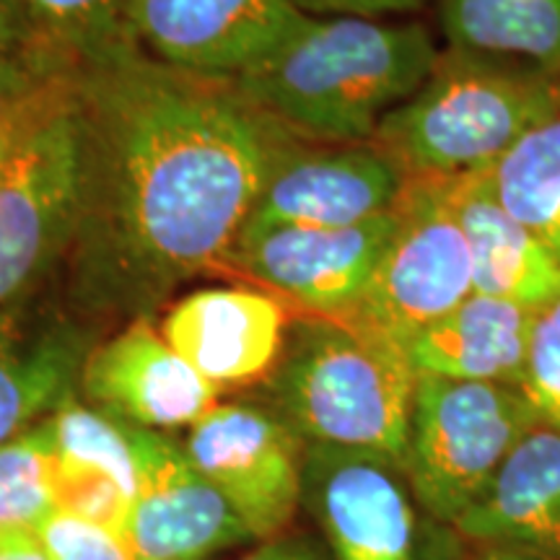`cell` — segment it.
<instances>
[{"label":"cell","mask_w":560,"mask_h":560,"mask_svg":"<svg viewBox=\"0 0 560 560\" xmlns=\"http://www.w3.org/2000/svg\"><path fill=\"white\" fill-rule=\"evenodd\" d=\"M397 229L348 322L405 348L472 289V265L441 179H408Z\"/></svg>","instance_id":"7"},{"label":"cell","mask_w":560,"mask_h":560,"mask_svg":"<svg viewBox=\"0 0 560 560\" xmlns=\"http://www.w3.org/2000/svg\"><path fill=\"white\" fill-rule=\"evenodd\" d=\"M454 529L486 548L560 560V433L532 429Z\"/></svg>","instance_id":"18"},{"label":"cell","mask_w":560,"mask_h":560,"mask_svg":"<svg viewBox=\"0 0 560 560\" xmlns=\"http://www.w3.org/2000/svg\"><path fill=\"white\" fill-rule=\"evenodd\" d=\"M439 55L420 21L310 16L278 52L231 81L301 140L363 143L423 86Z\"/></svg>","instance_id":"2"},{"label":"cell","mask_w":560,"mask_h":560,"mask_svg":"<svg viewBox=\"0 0 560 560\" xmlns=\"http://www.w3.org/2000/svg\"><path fill=\"white\" fill-rule=\"evenodd\" d=\"M79 387L91 408L149 431L192 429L219 400V387L174 350L151 317L89 350Z\"/></svg>","instance_id":"13"},{"label":"cell","mask_w":560,"mask_h":560,"mask_svg":"<svg viewBox=\"0 0 560 560\" xmlns=\"http://www.w3.org/2000/svg\"><path fill=\"white\" fill-rule=\"evenodd\" d=\"M472 560H550V558L532 556V552L511 550V548H486L480 556H475Z\"/></svg>","instance_id":"33"},{"label":"cell","mask_w":560,"mask_h":560,"mask_svg":"<svg viewBox=\"0 0 560 560\" xmlns=\"http://www.w3.org/2000/svg\"><path fill=\"white\" fill-rule=\"evenodd\" d=\"M37 540L50 560H145L120 529L102 527L60 509L37 529Z\"/></svg>","instance_id":"28"},{"label":"cell","mask_w":560,"mask_h":560,"mask_svg":"<svg viewBox=\"0 0 560 560\" xmlns=\"http://www.w3.org/2000/svg\"><path fill=\"white\" fill-rule=\"evenodd\" d=\"M537 425L520 387L416 376L402 470L418 506L454 527Z\"/></svg>","instance_id":"5"},{"label":"cell","mask_w":560,"mask_h":560,"mask_svg":"<svg viewBox=\"0 0 560 560\" xmlns=\"http://www.w3.org/2000/svg\"><path fill=\"white\" fill-rule=\"evenodd\" d=\"M0 560H50L42 548L37 535L16 532V535H0Z\"/></svg>","instance_id":"32"},{"label":"cell","mask_w":560,"mask_h":560,"mask_svg":"<svg viewBox=\"0 0 560 560\" xmlns=\"http://www.w3.org/2000/svg\"><path fill=\"white\" fill-rule=\"evenodd\" d=\"M159 330L182 359L221 389L270 374L283 350L289 317L276 293L210 285L174 301Z\"/></svg>","instance_id":"14"},{"label":"cell","mask_w":560,"mask_h":560,"mask_svg":"<svg viewBox=\"0 0 560 560\" xmlns=\"http://www.w3.org/2000/svg\"><path fill=\"white\" fill-rule=\"evenodd\" d=\"M446 47L560 79V0H441Z\"/></svg>","instance_id":"20"},{"label":"cell","mask_w":560,"mask_h":560,"mask_svg":"<svg viewBox=\"0 0 560 560\" xmlns=\"http://www.w3.org/2000/svg\"><path fill=\"white\" fill-rule=\"evenodd\" d=\"M55 452L62 462L94 467L117 482L130 503L174 444L172 436L132 425L70 397L50 416Z\"/></svg>","instance_id":"21"},{"label":"cell","mask_w":560,"mask_h":560,"mask_svg":"<svg viewBox=\"0 0 560 560\" xmlns=\"http://www.w3.org/2000/svg\"><path fill=\"white\" fill-rule=\"evenodd\" d=\"M55 506L81 520L102 524V527H125L130 499L117 488V482L94 467L62 462L55 467Z\"/></svg>","instance_id":"27"},{"label":"cell","mask_w":560,"mask_h":560,"mask_svg":"<svg viewBox=\"0 0 560 560\" xmlns=\"http://www.w3.org/2000/svg\"><path fill=\"white\" fill-rule=\"evenodd\" d=\"M301 506L332 560H420V506L397 459L306 444Z\"/></svg>","instance_id":"8"},{"label":"cell","mask_w":560,"mask_h":560,"mask_svg":"<svg viewBox=\"0 0 560 560\" xmlns=\"http://www.w3.org/2000/svg\"><path fill=\"white\" fill-rule=\"evenodd\" d=\"M488 182L501 206L560 262V109L524 132Z\"/></svg>","instance_id":"22"},{"label":"cell","mask_w":560,"mask_h":560,"mask_svg":"<svg viewBox=\"0 0 560 560\" xmlns=\"http://www.w3.org/2000/svg\"><path fill=\"white\" fill-rule=\"evenodd\" d=\"M89 350L75 322L34 312L32 299L0 310V444L75 397Z\"/></svg>","instance_id":"15"},{"label":"cell","mask_w":560,"mask_h":560,"mask_svg":"<svg viewBox=\"0 0 560 560\" xmlns=\"http://www.w3.org/2000/svg\"><path fill=\"white\" fill-rule=\"evenodd\" d=\"M75 68L42 37L21 0H0V81L47 89L73 79Z\"/></svg>","instance_id":"25"},{"label":"cell","mask_w":560,"mask_h":560,"mask_svg":"<svg viewBox=\"0 0 560 560\" xmlns=\"http://www.w3.org/2000/svg\"><path fill=\"white\" fill-rule=\"evenodd\" d=\"M293 0H128L138 50L164 66L236 79L306 24Z\"/></svg>","instance_id":"11"},{"label":"cell","mask_w":560,"mask_h":560,"mask_svg":"<svg viewBox=\"0 0 560 560\" xmlns=\"http://www.w3.org/2000/svg\"><path fill=\"white\" fill-rule=\"evenodd\" d=\"M446 200L465 234L472 289L540 312L560 296V262L493 195L486 174L446 179Z\"/></svg>","instance_id":"17"},{"label":"cell","mask_w":560,"mask_h":560,"mask_svg":"<svg viewBox=\"0 0 560 560\" xmlns=\"http://www.w3.org/2000/svg\"><path fill=\"white\" fill-rule=\"evenodd\" d=\"M520 392L540 423L560 433V296L532 317Z\"/></svg>","instance_id":"26"},{"label":"cell","mask_w":560,"mask_h":560,"mask_svg":"<svg viewBox=\"0 0 560 560\" xmlns=\"http://www.w3.org/2000/svg\"><path fill=\"white\" fill-rule=\"evenodd\" d=\"M79 219L73 306L151 317L187 280L226 268L272 166L301 140L231 79L164 66L138 47L75 68Z\"/></svg>","instance_id":"1"},{"label":"cell","mask_w":560,"mask_h":560,"mask_svg":"<svg viewBox=\"0 0 560 560\" xmlns=\"http://www.w3.org/2000/svg\"><path fill=\"white\" fill-rule=\"evenodd\" d=\"M21 5L73 68L138 47L130 37L128 0H21Z\"/></svg>","instance_id":"23"},{"label":"cell","mask_w":560,"mask_h":560,"mask_svg":"<svg viewBox=\"0 0 560 560\" xmlns=\"http://www.w3.org/2000/svg\"><path fill=\"white\" fill-rule=\"evenodd\" d=\"M535 312L470 293L457 310L405 342L416 376L520 387Z\"/></svg>","instance_id":"19"},{"label":"cell","mask_w":560,"mask_h":560,"mask_svg":"<svg viewBox=\"0 0 560 560\" xmlns=\"http://www.w3.org/2000/svg\"><path fill=\"white\" fill-rule=\"evenodd\" d=\"M416 371L395 342L346 317L289 322L268 374V408L304 444L376 452L402 465Z\"/></svg>","instance_id":"3"},{"label":"cell","mask_w":560,"mask_h":560,"mask_svg":"<svg viewBox=\"0 0 560 560\" xmlns=\"http://www.w3.org/2000/svg\"><path fill=\"white\" fill-rule=\"evenodd\" d=\"M552 112L556 81L446 47L423 86L384 117L374 140L410 179L446 182L490 172Z\"/></svg>","instance_id":"4"},{"label":"cell","mask_w":560,"mask_h":560,"mask_svg":"<svg viewBox=\"0 0 560 560\" xmlns=\"http://www.w3.org/2000/svg\"><path fill=\"white\" fill-rule=\"evenodd\" d=\"M240 560H332L325 540L314 535H276Z\"/></svg>","instance_id":"31"},{"label":"cell","mask_w":560,"mask_h":560,"mask_svg":"<svg viewBox=\"0 0 560 560\" xmlns=\"http://www.w3.org/2000/svg\"><path fill=\"white\" fill-rule=\"evenodd\" d=\"M556 100H558V109H560V79L556 83Z\"/></svg>","instance_id":"34"},{"label":"cell","mask_w":560,"mask_h":560,"mask_svg":"<svg viewBox=\"0 0 560 560\" xmlns=\"http://www.w3.org/2000/svg\"><path fill=\"white\" fill-rule=\"evenodd\" d=\"M429 0H293L299 11L310 16H361L382 19L389 13L420 11Z\"/></svg>","instance_id":"30"},{"label":"cell","mask_w":560,"mask_h":560,"mask_svg":"<svg viewBox=\"0 0 560 560\" xmlns=\"http://www.w3.org/2000/svg\"><path fill=\"white\" fill-rule=\"evenodd\" d=\"M70 86L73 79L47 89H19L0 81V161L32 125H37L55 104L66 100Z\"/></svg>","instance_id":"29"},{"label":"cell","mask_w":560,"mask_h":560,"mask_svg":"<svg viewBox=\"0 0 560 560\" xmlns=\"http://www.w3.org/2000/svg\"><path fill=\"white\" fill-rule=\"evenodd\" d=\"M122 535L145 560H206L247 542L252 532L174 441L130 503Z\"/></svg>","instance_id":"16"},{"label":"cell","mask_w":560,"mask_h":560,"mask_svg":"<svg viewBox=\"0 0 560 560\" xmlns=\"http://www.w3.org/2000/svg\"><path fill=\"white\" fill-rule=\"evenodd\" d=\"M397 229V208L355 226L272 229L242 236L226 268L304 314L342 317L359 304Z\"/></svg>","instance_id":"12"},{"label":"cell","mask_w":560,"mask_h":560,"mask_svg":"<svg viewBox=\"0 0 560 560\" xmlns=\"http://www.w3.org/2000/svg\"><path fill=\"white\" fill-rule=\"evenodd\" d=\"M79 195L81 136L70 86L0 161V310L32 299L66 262Z\"/></svg>","instance_id":"6"},{"label":"cell","mask_w":560,"mask_h":560,"mask_svg":"<svg viewBox=\"0 0 560 560\" xmlns=\"http://www.w3.org/2000/svg\"><path fill=\"white\" fill-rule=\"evenodd\" d=\"M182 450L221 490L252 537H276L296 516L306 444L270 408L215 405L192 425Z\"/></svg>","instance_id":"9"},{"label":"cell","mask_w":560,"mask_h":560,"mask_svg":"<svg viewBox=\"0 0 560 560\" xmlns=\"http://www.w3.org/2000/svg\"><path fill=\"white\" fill-rule=\"evenodd\" d=\"M408 179L400 161L376 140H296L272 166L242 236L289 226H355L395 208Z\"/></svg>","instance_id":"10"},{"label":"cell","mask_w":560,"mask_h":560,"mask_svg":"<svg viewBox=\"0 0 560 560\" xmlns=\"http://www.w3.org/2000/svg\"><path fill=\"white\" fill-rule=\"evenodd\" d=\"M55 467L58 452L50 418L0 444V535H37L47 516L58 509Z\"/></svg>","instance_id":"24"}]
</instances>
